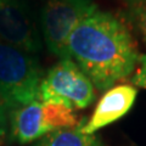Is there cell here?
Here are the masks:
<instances>
[{"label": "cell", "mask_w": 146, "mask_h": 146, "mask_svg": "<svg viewBox=\"0 0 146 146\" xmlns=\"http://www.w3.org/2000/svg\"><path fill=\"white\" fill-rule=\"evenodd\" d=\"M0 40L32 55L42 49L34 16L23 0H0Z\"/></svg>", "instance_id": "5"}, {"label": "cell", "mask_w": 146, "mask_h": 146, "mask_svg": "<svg viewBox=\"0 0 146 146\" xmlns=\"http://www.w3.org/2000/svg\"><path fill=\"white\" fill-rule=\"evenodd\" d=\"M10 115H11V107L9 106L5 96L0 90V135L1 136H4L6 133Z\"/></svg>", "instance_id": "12"}, {"label": "cell", "mask_w": 146, "mask_h": 146, "mask_svg": "<svg viewBox=\"0 0 146 146\" xmlns=\"http://www.w3.org/2000/svg\"><path fill=\"white\" fill-rule=\"evenodd\" d=\"M67 55L101 91L133 74L140 56L125 25L99 10L72 32Z\"/></svg>", "instance_id": "1"}, {"label": "cell", "mask_w": 146, "mask_h": 146, "mask_svg": "<svg viewBox=\"0 0 146 146\" xmlns=\"http://www.w3.org/2000/svg\"><path fill=\"white\" fill-rule=\"evenodd\" d=\"M43 115L45 123L51 131L63 128H74L80 122L73 110L58 104L43 102Z\"/></svg>", "instance_id": "9"}, {"label": "cell", "mask_w": 146, "mask_h": 146, "mask_svg": "<svg viewBox=\"0 0 146 146\" xmlns=\"http://www.w3.org/2000/svg\"><path fill=\"white\" fill-rule=\"evenodd\" d=\"M127 15L146 44V0H127Z\"/></svg>", "instance_id": "10"}, {"label": "cell", "mask_w": 146, "mask_h": 146, "mask_svg": "<svg viewBox=\"0 0 146 146\" xmlns=\"http://www.w3.org/2000/svg\"><path fill=\"white\" fill-rule=\"evenodd\" d=\"M131 84L146 89V55L139 56L138 67H136L134 76L131 77Z\"/></svg>", "instance_id": "11"}, {"label": "cell", "mask_w": 146, "mask_h": 146, "mask_svg": "<svg viewBox=\"0 0 146 146\" xmlns=\"http://www.w3.org/2000/svg\"><path fill=\"white\" fill-rule=\"evenodd\" d=\"M98 11L94 0H48L40 16L45 45L60 58L68 57L67 43L82 21Z\"/></svg>", "instance_id": "4"}, {"label": "cell", "mask_w": 146, "mask_h": 146, "mask_svg": "<svg viewBox=\"0 0 146 146\" xmlns=\"http://www.w3.org/2000/svg\"><path fill=\"white\" fill-rule=\"evenodd\" d=\"M84 119L74 128H63L50 131L40 138L34 146H102L100 136L95 134H84L82 125Z\"/></svg>", "instance_id": "8"}, {"label": "cell", "mask_w": 146, "mask_h": 146, "mask_svg": "<svg viewBox=\"0 0 146 146\" xmlns=\"http://www.w3.org/2000/svg\"><path fill=\"white\" fill-rule=\"evenodd\" d=\"M1 138H3V136H1V135H0V144H1Z\"/></svg>", "instance_id": "13"}, {"label": "cell", "mask_w": 146, "mask_h": 146, "mask_svg": "<svg viewBox=\"0 0 146 146\" xmlns=\"http://www.w3.org/2000/svg\"><path fill=\"white\" fill-rule=\"evenodd\" d=\"M43 72L32 54L0 40V90L11 111L39 100Z\"/></svg>", "instance_id": "2"}, {"label": "cell", "mask_w": 146, "mask_h": 146, "mask_svg": "<svg viewBox=\"0 0 146 146\" xmlns=\"http://www.w3.org/2000/svg\"><path fill=\"white\" fill-rule=\"evenodd\" d=\"M10 123L12 138L20 144L39 140L51 131L45 123L43 102L40 100L13 108L10 115Z\"/></svg>", "instance_id": "7"}, {"label": "cell", "mask_w": 146, "mask_h": 146, "mask_svg": "<svg viewBox=\"0 0 146 146\" xmlns=\"http://www.w3.org/2000/svg\"><path fill=\"white\" fill-rule=\"evenodd\" d=\"M96 98L94 84L71 57L61 58L48 71L39 89V100L71 110L89 107Z\"/></svg>", "instance_id": "3"}, {"label": "cell", "mask_w": 146, "mask_h": 146, "mask_svg": "<svg viewBox=\"0 0 146 146\" xmlns=\"http://www.w3.org/2000/svg\"><path fill=\"white\" fill-rule=\"evenodd\" d=\"M136 96L138 90L133 85L121 84L110 88L99 100L91 117L82 125V131L84 134H94L118 121L129 112Z\"/></svg>", "instance_id": "6"}]
</instances>
